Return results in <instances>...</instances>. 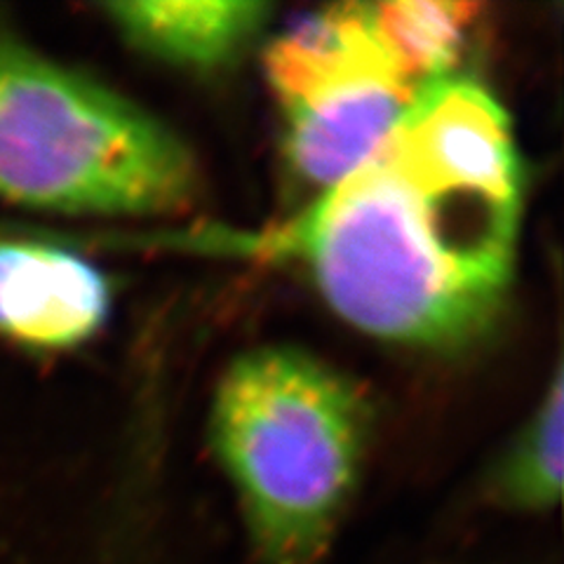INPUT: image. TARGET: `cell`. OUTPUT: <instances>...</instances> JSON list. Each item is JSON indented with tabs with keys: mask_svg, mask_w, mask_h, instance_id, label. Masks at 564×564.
Masks as SVG:
<instances>
[{
	"mask_svg": "<svg viewBox=\"0 0 564 564\" xmlns=\"http://www.w3.org/2000/svg\"><path fill=\"white\" fill-rule=\"evenodd\" d=\"M282 111V155L311 200L372 158L414 99L381 45L372 3L332 6L282 33L267 52Z\"/></svg>",
	"mask_w": 564,
	"mask_h": 564,
	"instance_id": "obj_4",
	"label": "cell"
},
{
	"mask_svg": "<svg viewBox=\"0 0 564 564\" xmlns=\"http://www.w3.org/2000/svg\"><path fill=\"white\" fill-rule=\"evenodd\" d=\"M522 212L506 109L449 74L416 87L360 170L252 247L296 261L369 337L454 350L485 337L508 302Z\"/></svg>",
	"mask_w": 564,
	"mask_h": 564,
	"instance_id": "obj_1",
	"label": "cell"
},
{
	"mask_svg": "<svg viewBox=\"0 0 564 564\" xmlns=\"http://www.w3.org/2000/svg\"><path fill=\"white\" fill-rule=\"evenodd\" d=\"M198 186L184 141L0 17V203L70 217H147Z\"/></svg>",
	"mask_w": 564,
	"mask_h": 564,
	"instance_id": "obj_3",
	"label": "cell"
},
{
	"mask_svg": "<svg viewBox=\"0 0 564 564\" xmlns=\"http://www.w3.org/2000/svg\"><path fill=\"white\" fill-rule=\"evenodd\" d=\"M562 369L491 475V494L518 510H551L562 497Z\"/></svg>",
	"mask_w": 564,
	"mask_h": 564,
	"instance_id": "obj_8",
	"label": "cell"
},
{
	"mask_svg": "<svg viewBox=\"0 0 564 564\" xmlns=\"http://www.w3.org/2000/svg\"><path fill=\"white\" fill-rule=\"evenodd\" d=\"M101 10L134 50L191 70L240 59L273 14V6L250 0H141Z\"/></svg>",
	"mask_w": 564,
	"mask_h": 564,
	"instance_id": "obj_6",
	"label": "cell"
},
{
	"mask_svg": "<svg viewBox=\"0 0 564 564\" xmlns=\"http://www.w3.org/2000/svg\"><path fill=\"white\" fill-rule=\"evenodd\" d=\"M369 408L294 346L242 352L215 391L209 443L263 564H317L358 485Z\"/></svg>",
	"mask_w": 564,
	"mask_h": 564,
	"instance_id": "obj_2",
	"label": "cell"
},
{
	"mask_svg": "<svg viewBox=\"0 0 564 564\" xmlns=\"http://www.w3.org/2000/svg\"><path fill=\"white\" fill-rule=\"evenodd\" d=\"M478 12V3L391 0L372 6V20L388 57L419 87L449 76Z\"/></svg>",
	"mask_w": 564,
	"mask_h": 564,
	"instance_id": "obj_7",
	"label": "cell"
},
{
	"mask_svg": "<svg viewBox=\"0 0 564 564\" xmlns=\"http://www.w3.org/2000/svg\"><path fill=\"white\" fill-rule=\"evenodd\" d=\"M111 302L109 280L78 252L0 228V339L70 350L106 325Z\"/></svg>",
	"mask_w": 564,
	"mask_h": 564,
	"instance_id": "obj_5",
	"label": "cell"
}]
</instances>
